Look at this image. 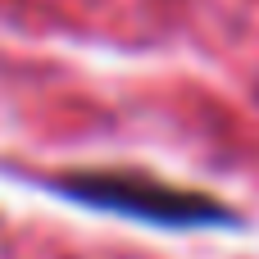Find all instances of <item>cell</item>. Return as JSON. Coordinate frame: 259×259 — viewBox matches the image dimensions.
Returning a JSON list of instances; mask_svg holds the SVG:
<instances>
[{
  "mask_svg": "<svg viewBox=\"0 0 259 259\" xmlns=\"http://www.w3.org/2000/svg\"><path fill=\"white\" fill-rule=\"evenodd\" d=\"M41 187L64 196L77 209L132 219V223L164 228V232H200V228H237L241 223V214H232L219 196L173 187L164 178L132 173V168H77V173L41 178Z\"/></svg>",
  "mask_w": 259,
  "mask_h": 259,
  "instance_id": "6da1fadb",
  "label": "cell"
}]
</instances>
